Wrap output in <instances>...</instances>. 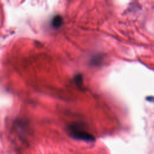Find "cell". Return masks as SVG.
Masks as SVG:
<instances>
[{
  "label": "cell",
  "mask_w": 154,
  "mask_h": 154,
  "mask_svg": "<svg viewBox=\"0 0 154 154\" xmlns=\"http://www.w3.org/2000/svg\"><path fill=\"white\" fill-rule=\"evenodd\" d=\"M69 130L70 132V135L75 139L90 142L95 140V138L93 135L84 130L80 129L76 126L71 125L69 127Z\"/></svg>",
  "instance_id": "cell-1"
},
{
  "label": "cell",
  "mask_w": 154,
  "mask_h": 154,
  "mask_svg": "<svg viewBox=\"0 0 154 154\" xmlns=\"http://www.w3.org/2000/svg\"><path fill=\"white\" fill-rule=\"evenodd\" d=\"M62 23L63 18L60 16H56L52 20V25L55 28H59L62 25Z\"/></svg>",
  "instance_id": "cell-2"
},
{
  "label": "cell",
  "mask_w": 154,
  "mask_h": 154,
  "mask_svg": "<svg viewBox=\"0 0 154 154\" xmlns=\"http://www.w3.org/2000/svg\"><path fill=\"white\" fill-rule=\"evenodd\" d=\"M75 81L78 87H81L82 85V77L81 75H77L75 77Z\"/></svg>",
  "instance_id": "cell-3"
}]
</instances>
